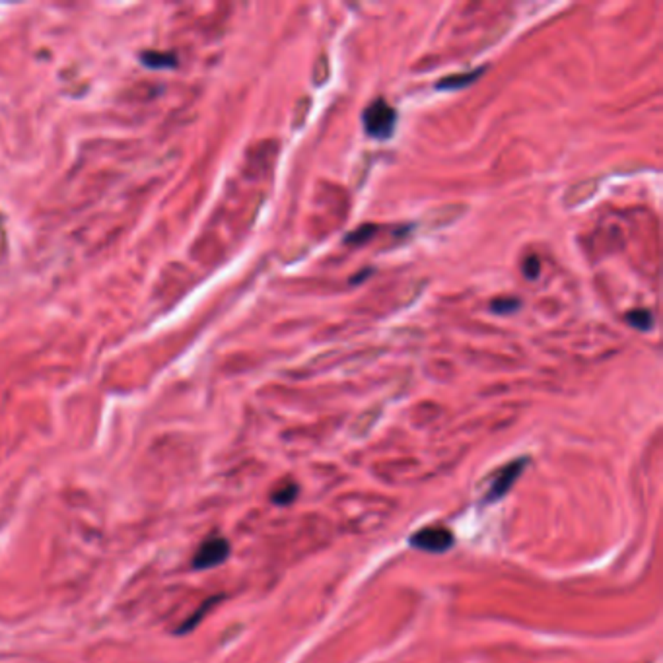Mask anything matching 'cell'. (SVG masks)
Wrapping results in <instances>:
<instances>
[{
  "label": "cell",
  "mask_w": 663,
  "mask_h": 663,
  "mask_svg": "<svg viewBox=\"0 0 663 663\" xmlns=\"http://www.w3.org/2000/svg\"><path fill=\"white\" fill-rule=\"evenodd\" d=\"M397 113L385 99L377 97L364 109V127L370 137L377 140L389 139L395 131Z\"/></svg>",
  "instance_id": "cell-1"
},
{
  "label": "cell",
  "mask_w": 663,
  "mask_h": 663,
  "mask_svg": "<svg viewBox=\"0 0 663 663\" xmlns=\"http://www.w3.org/2000/svg\"><path fill=\"white\" fill-rule=\"evenodd\" d=\"M454 533L445 529V527H424V529L410 535V545L412 547L424 550V552H434V554L449 550L454 547Z\"/></svg>",
  "instance_id": "cell-2"
},
{
  "label": "cell",
  "mask_w": 663,
  "mask_h": 663,
  "mask_svg": "<svg viewBox=\"0 0 663 663\" xmlns=\"http://www.w3.org/2000/svg\"><path fill=\"white\" fill-rule=\"evenodd\" d=\"M230 557V543L224 537H209L201 543V547L195 552L193 568L197 570H209L222 564Z\"/></svg>",
  "instance_id": "cell-3"
},
{
  "label": "cell",
  "mask_w": 663,
  "mask_h": 663,
  "mask_svg": "<svg viewBox=\"0 0 663 663\" xmlns=\"http://www.w3.org/2000/svg\"><path fill=\"white\" fill-rule=\"evenodd\" d=\"M525 463H527V459H525V457H519V459L504 465V467L496 473V477H494L492 484H490L489 494H487V502H496V500H500L502 496H506L510 489L515 484V480L519 479Z\"/></svg>",
  "instance_id": "cell-4"
},
{
  "label": "cell",
  "mask_w": 663,
  "mask_h": 663,
  "mask_svg": "<svg viewBox=\"0 0 663 663\" xmlns=\"http://www.w3.org/2000/svg\"><path fill=\"white\" fill-rule=\"evenodd\" d=\"M461 212H465V207H461V204H445V207H440V209L426 214L424 224H426V228H444L459 218Z\"/></svg>",
  "instance_id": "cell-5"
},
{
  "label": "cell",
  "mask_w": 663,
  "mask_h": 663,
  "mask_svg": "<svg viewBox=\"0 0 663 663\" xmlns=\"http://www.w3.org/2000/svg\"><path fill=\"white\" fill-rule=\"evenodd\" d=\"M595 191H597V181H582V183L574 185L570 191L566 193V197H564V201H566L568 207H576L580 202L587 201L589 197H594Z\"/></svg>",
  "instance_id": "cell-6"
},
{
  "label": "cell",
  "mask_w": 663,
  "mask_h": 663,
  "mask_svg": "<svg viewBox=\"0 0 663 663\" xmlns=\"http://www.w3.org/2000/svg\"><path fill=\"white\" fill-rule=\"evenodd\" d=\"M482 72H484V69L473 70V72H463V74H454V76H445V78L438 82V88H440V90H459V88L473 84Z\"/></svg>",
  "instance_id": "cell-7"
},
{
  "label": "cell",
  "mask_w": 663,
  "mask_h": 663,
  "mask_svg": "<svg viewBox=\"0 0 663 663\" xmlns=\"http://www.w3.org/2000/svg\"><path fill=\"white\" fill-rule=\"evenodd\" d=\"M298 496V484L294 482H286L282 489L274 490V494H272V502L274 504H279V506H290Z\"/></svg>",
  "instance_id": "cell-8"
},
{
  "label": "cell",
  "mask_w": 663,
  "mask_h": 663,
  "mask_svg": "<svg viewBox=\"0 0 663 663\" xmlns=\"http://www.w3.org/2000/svg\"><path fill=\"white\" fill-rule=\"evenodd\" d=\"M627 321H629L632 327L646 331V329H650L652 323H654V317H652V314H650L648 309H636V312H630V314L627 315Z\"/></svg>",
  "instance_id": "cell-9"
},
{
  "label": "cell",
  "mask_w": 663,
  "mask_h": 663,
  "mask_svg": "<svg viewBox=\"0 0 663 663\" xmlns=\"http://www.w3.org/2000/svg\"><path fill=\"white\" fill-rule=\"evenodd\" d=\"M216 601H218V597H212L210 601H207V603H204V605H201V609H199V611L195 613V615H193L191 619L187 620L185 624H181V629H179V634H185V632H189V629H193L195 624H199V620L202 619V613L209 611L210 607H212V605H214V603H216Z\"/></svg>",
  "instance_id": "cell-10"
},
{
  "label": "cell",
  "mask_w": 663,
  "mask_h": 663,
  "mask_svg": "<svg viewBox=\"0 0 663 663\" xmlns=\"http://www.w3.org/2000/svg\"><path fill=\"white\" fill-rule=\"evenodd\" d=\"M374 230H375L374 226L358 228V230H354V232H350L349 237H347V242H349V244H364L366 239H370V237L374 236V234H372Z\"/></svg>",
  "instance_id": "cell-11"
},
{
  "label": "cell",
  "mask_w": 663,
  "mask_h": 663,
  "mask_svg": "<svg viewBox=\"0 0 663 663\" xmlns=\"http://www.w3.org/2000/svg\"><path fill=\"white\" fill-rule=\"evenodd\" d=\"M492 312L494 314H508V312H514L519 307V302L517 300H496V302H492Z\"/></svg>",
  "instance_id": "cell-12"
},
{
  "label": "cell",
  "mask_w": 663,
  "mask_h": 663,
  "mask_svg": "<svg viewBox=\"0 0 663 663\" xmlns=\"http://www.w3.org/2000/svg\"><path fill=\"white\" fill-rule=\"evenodd\" d=\"M539 271H541V267H539V259L537 257H527L524 263V272L527 279H537L539 277Z\"/></svg>",
  "instance_id": "cell-13"
}]
</instances>
